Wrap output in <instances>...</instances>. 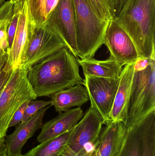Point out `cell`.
<instances>
[{
	"instance_id": "cell-1",
	"label": "cell",
	"mask_w": 155,
	"mask_h": 156,
	"mask_svg": "<svg viewBox=\"0 0 155 156\" xmlns=\"http://www.w3.org/2000/svg\"><path fill=\"white\" fill-rule=\"evenodd\" d=\"M27 77L37 97L50 96L76 84H84L77 58L67 48L31 67Z\"/></svg>"
},
{
	"instance_id": "cell-2",
	"label": "cell",
	"mask_w": 155,
	"mask_h": 156,
	"mask_svg": "<svg viewBox=\"0 0 155 156\" xmlns=\"http://www.w3.org/2000/svg\"><path fill=\"white\" fill-rule=\"evenodd\" d=\"M113 20L131 37L139 58H155V0H127Z\"/></svg>"
},
{
	"instance_id": "cell-3",
	"label": "cell",
	"mask_w": 155,
	"mask_h": 156,
	"mask_svg": "<svg viewBox=\"0 0 155 156\" xmlns=\"http://www.w3.org/2000/svg\"><path fill=\"white\" fill-rule=\"evenodd\" d=\"M76 45L79 57L93 58L103 44L110 22L100 19L86 0H73Z\"/></svg>"
},
{
	"instance_id": "cell-4",
	"label": "cell",
	"mask_w": 155,
	"mask_h": 156,
	"mask_svg": "<svg viewBox=\"0 0 155 156\" xmlns=\"http://www.w3.org/2000/svg\"><path fill=\"white\" fill-rule=\"evenodd\" d=\"M28 69L19 66L0 94V140L6 136L10 122L17 109L37 95L27 77Z\"/></svg>"
},
{
	"instance_id": "cell-5",
	"label": "cell",
	"mask_w": 155,
	"mask_h": 156,
	"mask_svg": "<svg viewBox=\"0 0 155 156\" xmlns=\"http://www.w3.org/2000/svg\"><path fill=\"white\" fill-rule=\"evenodd\" d=\"M155 110V58L147 67L134 71L125 122H138Z\"/></svg>"
},
{
	"instance_id": "cell-6",
	"label": "cell",
	"mask_w": 155,
	"mask_h": 156,
	"mask_svg": "<svg viewBox=\"0 0 155 156\" xmlns=\"http://www.w3.org/2000/svg\"><path fill=\"white\" fill-rule=\"evenodd\" d=\"M64 48L67 46L59 36L45 25L35 24L30 16L19 66L28 69Z\"/></svg>"
},
{
	"instance_id": "cell-7",
	"label": "cell",
	"mask_w": 155,
	"mask_h": 156,
	"mask_svg": "<svg viewBox=\"0 0 155 156\" xmlns=\"http://www.w3.org/2000/svg\"><path fill=\"white\" fill-rule=\"evenodd\" d=\"M124 126L125 136L116 156H155V110Z\"/></svg>"
},
{
	"instance_id": "cell-8",
	"label": "cell",
	"mask_w": 155,
	"mask_h": 156,
	"mask_svg": "<svg viewBox=\"0 0 155 156\" xmlns=\"http://www.w3.org/2000/svg\"><path fill=\"white\" fill-rule=\"evenodd\" d=\"M103 124L102 116L90 106L71 131L65 148L59 156H74L87 144L96 145Z\"/></svg>"
},
{
	"instance_id": "cell-9",
	"label": "cell",
	"mask_w": 155,
	"mask_h": 156,
	"mask_svg": "<svg viewBox=\"0 0 155 156\" xmlns=\"http://www.w3.org/2000/svg\"><path fill=\"white\" fill-rule=\"evenodd\" d=\"M75 11L73 0H58L44 25L59 36L76 58L79 57L76 45Z\"/></svg>"
},
{
	"instance_id": "cell-10",
	"label": "cell",
	"mask_w": 155,
	"mask_h": 156,
	"mask_svg": "<svg viewBox=\"0 0 155 156\" xmlns=\"http://www.w3.org/2000/svg\"><path fill=\"white\" fill-rule=\"evenodd\" d=\"M84 85L91 106L101 115L104 124L110 122V115L118 88L119 77L103 78L85 76Z\"/></svg>"
},
{
	"instance_id": "cell-11",
	"label": "cell",
	"mask_w": 155,
	"mask_h": 156,
	"mask_svg": "<svg viewBox=\"0 0 155 156\" xmlns=\"http://www.w3.org/2000/svg\"><path fill=\"white\" fill-rule=\"evenodd\" d=\"M103 44L117 62L123 66L134 64L139 58L138 52L128 34L113 20L109 23L106 32Z\"/></svg>"
},
{
	"instance_id": "cell-12",
	"label": "cell",
	"mask_w": 155,
	"mask_h": 156,
	"mask_svg": "<svg viewBox=\"0 0 155 156\" xmlns=\"http://www.w3.org/2000/svg\"><path fill=\"white\" fill-rule=\"evenodd\" d=\"M51 106V105L41 109L25 122H21L12 133L5 136L7 156L23 155L22 154L23 147L38 129L42 128L43 118Z\"/></svg>"
},
{
	"instance_id": "cell-13",
	"label": "cell",
	"mask_w": 155,
	"mask_h": 156,
	"mask_svg": "<svg viewBox=\"0 0 155 156\" xmlns=\"http://www.w3.org/2000/svg\"><path fill=\"white\" fill-rule=\"evenodd\" d=\"M83 115V112L81 107L59 113L58 116L43 124L37 141L43 143L71 131Z\"/></svg>"
},
{
	"instance_id": "cell-14",
	"label": "cell",
	"mask_w": 155,
	"mask_h": 156,
	"mask_svg": "<svg viewBox=\"0 0 155 156\" xmlns=\"http://www.w3.org/2000/svg\"><path fill=\"white\" fill-rule=\"evenodd\" d=\"M126 128L121 122H110L102 130L92 156H116L125 136Z\"/></svg>"
},
{
	"instance_id": "cell-15",
	"label": "cell",
	"mask_w": 155,
	"mask_h": 156,
	"mask_svg": "<svg viewBox=\"0 0 155 156\" xmlns=\"http://www.w3.org/2000/svg\"><path fill=\"white\" fill-rule=\"evenodd\" d=\"M134 65H125L119 76L118 88L110 115V122H121L126 119L127 105L133 77Z\"/></svg>"
},
{
	"instance_id": "cell-16",
	"label": "cell",
	"mask_w": 155,
	"mask_h": 156,
	"mask_svg": "<svg viewBox=\"0 0 155 156\" xmlns=\"http://www.w3.org/2000/svg\"><path fill=\"white\" fill-rule=\"evenodd\" d=\"M50 96L51 105L59 113L66 112L74 106L80 107L89 101L87 90L82 84L59 91Z\"/></svg>"
},
{
	"instance_id": "cell-17",
	"label": "cell",
	"mask_w": 155,
	"mask_h": 156,
	"mask_svg": "<svg viewBox=\"0 0 155 156\" xmlns=\"http://www.w3.org/2000/svg\"><path fill=\"white\" fill-rule=\"evenodd\" d=\"M84 76L115 78L120 76L123 66L110 56L108 59L98 60L93 58H77Z\"/></svg>"
},
{
	"instance_id": "cell-18",
	"label": "cell",
	"mask_w": 155,
	"mask_h": 156,
	"mask_svg": "<svg viewBox=\"0 0 155 156\" xmlns=\"http://www.w3.org/2000/svg\"><path fill=\"white\" fill-rule=\"evenodd\" d=\"M28 1L23 0L13 43L8 54L9 63L14 69L20 66L21 54L27 37V28L30 20Z\"/></svg>"
},
{
	"instance_id": "cell-19",
	"label": "cell",
	"mask_w": 155,
	"mask_h": 156,
	"mask_svg": "<svg viewBox=\"0 0 155 156\" xmlns=\"http://www.w3.org/2000/svg\"><path fill=\"white\" fill-rule=\"evenodd\" d=\"M72 130L41 143L23 156H59L65 148Z\"/></svg>"
},
{
	"instance_id": "cell-20",
	"label": "cell",
	"mask_w": 155,
	"mask_h": 156,
	"mask_svg": "<svg viewBox=\"0 0 155 156\" xmlns=\"http://www.w3.org/2000/svg\"><path fill=\"white\" fill-rule=\"evenodd\" d=\"M45 0H28L29 15L32 23L37 26L44 25L46 18L45 13Z\"/></svg>"
},
{
	"instance_id": "cell-21",
	"label": "cell",
	"mask_w": 155,
	"mask_h": 156,
	"mask_svg": "<svg viewBox=\"0 0 155 156\" xmlns=\"http://www.w3.org/2000/svg\"><path fill=\"white\" fill-rule=\"evenodd\" d=\"M96 15L102 20L110 22L114 18L110 0H86Z\"/></svg>"
},
{
	"instance_id": "cell-22",
	"label": "cell",
	"mask_w": 155,
	"mask_h": 156,
	"mask_svg": "<svg viewBox=\"0 0 155 156\" xmlns=\"http://www.w3.org/2000/svg\"><path fill=\"white\" fill-rule=\"evenodd\" d=\"M22 1L23 0L19 1L13 5L12 15L8 24L7 28V41L8 43L9 53L12 46L15 35L17 29L20 10L22 4Z\"/></svg>"
},
{
	"instance_id": "cell-23",
	"label": "cell",
	"mask_w": 155,
	"mask_h": 156,
	"mask_svg": "<svg viewBox=\"0 0 155 156\" xmlns=\"http://www.w3.org/2000/svg\"><path fill=\"white\" fill-rule=\"evenodd\" d=\"M8 58V52H5L0 56V94L9 81L14 69L9 63Z\"/></svg>"
},
{
	"instance_id": "cell-24",
	"label": "cell",
	"mask_w": 155,
	"mask_h": 156,
	"mask_svg": "<svg viewBox=\"0 0 155 156\" xmlns=\"http://www.w3.org/2000/svg\"><path fill=\"white\" fill-rule=\"evenodd\" d=\"M52 104L51 101H44L39 100H31L29 101L27 107L25 111L24 114L22 122H25L33 116L40 110Z\"/></svg>"
},
{
	"instance_id": "cell-25",
	"label": "cell",
	"mask_w": 155,
	"mask_h": 156,
	"mask_svg": "<svg viewBox=\"0 0 155 156\" xmlns=\"http://www.w3.org/2000/svg\"><path fill=\"white\" fill-rule=\"evenodd\" d=\"M13 4L10 1L5 2L0 7V27L4 23L10 20L13 13Z\"/></svg>"
},
{
	"instance_id": "cell-26",
	"label": "cell",
	"mask_w": 155,
	"mask_h": 156,
	"mask_svg": "<svg viewBox=\"0 0 155 156\" xmlns=\"http://www.w3.org/2000/svg\"><path fill=\"white\" fill-rule=\"evenodd\" d=\"M29 101L25 102L23 104L19 109H17V111L15 112L10 122L9 125V128L12 126H15L17 125L20 124L22 122L24 114L25 111L27 107Z\"/></svg>"
},
{
	"instance_id": "cell-27",
	"label": "cell",
	"mask_w": 155,
	"mask_h": 156,
	"mask_svg": "<svg viewBox=\"0 0 155 156\" xmlns=\"http://www.w3.org/2000/svg\"><path fill=\"white\" fill-rule=\"evenodd\" d=\"M127 0H110L114 18L119 13Z\"/></svg>"
},
{
	"instance_id": "cell-28",
	"label": "cell",
	"mask_w": 155,
	"mask_h": 156,
	"mask_svg": "<svg viewBox=\"0 0 155 156\" xmlns=\"http://www.w3.org/2000/svg\"><path fill=\"white\" fill-rule=\"evenodd\" d=\"M150 58H138L134 65V71H141L145 69L150 63Z\"/></svg>"
},
{
	"instance_id": "cell-29",
	"label": "cell",
	"mask_w": 155,
	"mask_h": 156,
	"mask_svg": "<svg viewBox=\"0 0 155 156\" xmlns=\"http://www.w3.org/2000/svg\"><path fill=\"white\" fill-rule=\"evenodd\" d=\"M96 145L86 144L78 154L74 156H92L93 154Z\"/></svg>"
},
{
	"instance_id": "cell-30",
	"label": "cell",
	"mask_w": 155,
	"mask_h": 156,
	"mask_svg": "<svg viewBox=\"0 0 155 156\" xmlns=\"http://www.w3.org/2000/svg\"><path fill=\"white\" fill-rule=\"evenodd\" d=\"M58 1V0H45V13L46 19L57 4Z\"/></svg>"
},
{
	"instance_id": "cell-31",
	"label": "cell",
	"mask_w": 155,
	"mask_h": 156,
	"mask_svg": "<svg viewBox=\"0 0 155 156\" xmlns=\"http://www.w3.org/2000/svg\"><path fill=\"white\" fill-rule=\"evenodd\" d=\"M5 155H7V147L5 139L0 140V156H3Z\"/></svg>"
},
{
	"instance_id": "cell-32",
	"label": "cell",
	"mask_w": 155,
	"mask_h": 156,
	"mask_svg": "<svg viewBox=\"0 0 155 156\" xmlns=\"http://www.w3.org/2000/svg\"><path fill=\"white\" fill-rule=\"evenodd\" d=\"M5 52H8V51L3 49L2 47V44H1V42H0V56H1L2 54H3Z\"/></svg>"
},
{
	"instance_id": "cell-33",
	"label": "cell",
	"mask_w": 155,
	"mask_h": 156,
	"mask_svg": "<svg viewBox=\"0 0 155 156\" xmlns=\"http://www.w3.org/2000/svg\"><path fill=\"white\" fill-rule=\"evenodd\" d=\"M21 1H22V0H10V1L12 4L14 5L15 3L17 2Z\"/></svg>"
},
{
	"instance_id": "cell-34",
	"label": "cell",
	"mask_w": 155,
	"mask_h": 156,
	"mask_svg": "<svg viewBox=\"0 0 155 156\" xmlns=\"http://www.w3.org/2000/svg\"><path fill=\"white\" fill-rule=\"evenodd\" d=\"M5 2V0H0V7Z\"/></svg>"
},
{
	"instance_id": "cell-35",
	"label": "cell",
	"mask_w": 155,
	"mask_h": 156,
	"mask_svg": "<svg viewBox=\"0 0 155 156\" xmlns=\"http://www.w3.org/2000/svg\"><path fill=\"white\" fill-rule=\"evenodd\" d=\"M3 156H7V155H5ZM22 156H23V155H22Z\"/></svg>"
}]
</instances>
